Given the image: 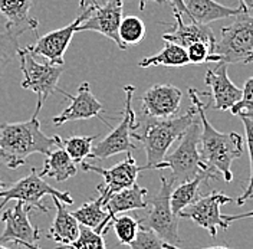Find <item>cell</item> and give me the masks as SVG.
Segmentation results:
<instances>
[{"label":"cell","instance_id":"6da1fadb","mask_svg":"<svg viewBox=\"0 0 253 249\" xmlns=\"http://www.w3.org/2000/svg\"><path fill=\"white\" fill-rule=\"evenodd\" d=\"M189 97L196 107L197 117L202 124L200 134V156L209 170L220 173L223 180L230 183L233 180L232 163L243 154V139L237 133L217 131L206 117L205 105L200 101V93L189 88Z\"/></svg>","mask_w":253,"mask_h":249},{"label":"cell","instance_id":"7a4b0ae2","mask_svg":"<svg viewBox=\"0 0 253 249\" xmlns=\"http://www.w3.org/2000/svg\"><path fill=\"white\" fill-rule=\"evenodd\" d=\"M55 147H61V137H47L41 130L38 117L22 123L0 124V164L17 169L32 154L47 156Z\"/></svg>","mask_w":253,"mask_h":249},{"label":"cell","instance_id":"3957f363","mask_svg":"<svg viewBox=\"0 0 253 249\" xmlns=\"http://www.w3.org/2000/svg\"><path fill=\"white\" fill-rule=\"evenodd\" d=\"M196 107H190L186 114L170 118H148L144 121L141 133L132 131V139L141 141L147 156L142 170H156L173 143L183 137L186 130L196 121Z\"/></svg>","mask_w":253,"mask_h":249},{"label":"cell","instance_id":"277c9868","mask_svg":"<svg viewBox=\"0 0 253 249\" xmlns=\"http://www.w3.org/2000/svg\"><path fill=\"white\" fill-rule=\"evenodd\" d=\"M200 134H202V124L199 120L194 121L186 130V133L180 139V144L177 146V149L171 154H167L163 158V161L156 167V170L170 169L171 177L169 180L173 185L189 182L191 179L197 177L199 174L209 171L200 156V149H199Z\"/></svg>","mask_w":253,"mask_h":249},{"label":"cell","instance_id":"5b68a950","mask_svg":"<svg viewBox=\"0 0 253 249\" xmlns=\"http://www.w3.org/2000/svg\"><path fill=\"white\" fill-rule=\"evenodd\" d=\"M236 19L221 28L220 41L216 42L209 62H253V16L240 13Z\"/></svg>","mask_w":253,"mask_h":249},{"label":"cell","instance_id":"8992f818","mask_svg":"<svg viewBox=\"0 0 253 249\" xmlns=\"http://www.w3.org/2000/svg\"><path fill=\"white\" fill-rule=\"evenodd\" d=\"M17 58L20 59V69L23 74L22 88L38 95L36 109L33 112V117H38L47 98L59 90L58 81L62 75L63 65H53L47 61L45 63L38 62L28 47L19 49Z\"/></svg>","mask_w":253,"mask_h":249},{"label":"cell","instance_id":"52a82bcc","mask_svg":"<svg viewBox=\"0 0 253 249\" xmlns=\"http://www.w3.org/2000/svg\"><path fill=\"white\" fill-rule=\"evenodd\" d=\"M160 190L150 199L147 198V215L138 219L140 228L150 229L157 234L166 244L178 245L181 238L178 236V220L180 218L174 215L170 204V196L173 192V183L161 176Z\"/></svg>","mask_w":253,"mask_h":249},{"label":"cell","instance_id":"ba28073f","mask_svg":"<svg viewBox=\"0 0 253 249\" xmlns=\"http://www.w3.org/2000/svg\"><path fill=\"white\" fill-rule=\"evenodd\" d=\"M45 196L50 198H58L65 204H72L74 199L69 192H61L55 187H52L49 183L43 180V177L36 171V169H32L31 173L20 180H17L9 189H4L0 192V212L6 206V203L10 200L25 203L32 209H38L43 213H49L50 209L42 203V199Z\"/></svg>","mask_w":253,"mask_h":249},{"label":"cell","instance_id":"9c48e42d","mask_svg":"<svg viewBox=\"0 0 253 249\" xmlns=\"http://www.w3.org/2000/svg\"><path fill=\"white\" fill-rule=\"evenodd\" d=\"M126 93V104H124V112L120 124L117 125L110 134L99 140L95 146H92L89 158H96V160H105L115 154L121 153H131L135 150V146L132 144V131L137 130L138 123L135 118V112L132 109V97L135 93L134 85H126L124 87Z\"/></svg>","mask_w":253,"mask_h":249},{"label":"cell","instance_id":"30bf717a","mask_svg":"<svg viewBox=\"0 0 253 249\" xmlns=\"http://www.w3.org/2000/svg\"><path fill=\"white\" fill-rule=\"evenodd\" d=\"M233 199L223 192H211L209 195L200 196L196 202L189 204L178 213V218L190 219L197 223L200 228L206 229L211 238H216L217 231L229 229L230 223H227L220 213V207L226 203H232Z\"/></svg>","mask_w":253,"mask_h":249},{"label":"cell","instance_id":"8fae6325","mask_svg":"<svg viewBox=\"0 0 253 249\" xmlns=\"http://www.w3.org/2000/svg\"><path fill=\"white\" fill-rule=\"evenodd\" d=\"M82 169L85 171L98 173L104 177V183L96 187V192L99 198H102L104 203L110 199L114 193H118L124 189L134 186L137 183V177L141 173L142 166H137L135 158L131 156V153H126V157L118 164L112 166L110 169L92 166L89 163L82 161Z\"/></svg>","mask_w":253,"mask_h":249},{"label":"cell","instance_id":"7c38bea8","mask_svg":"<svg viewBox=\"0 0 253 249\" xmlns=\"http://www.w3.org/2000/svg\"><path fill=\"white\" fill-rule=\"evenodd\" d=\"M123 12H124V0H110L107 4L101 7L88 9V15L82 23H79L77 33L85 31L101 33L111 41H114L121 50H126V47H124L118 35L120 23L123 20Z\"/></svg>","mask_w":253,"mask_h":249},{"label":"cell","instance_id":"4fadbf2b","mask_svg":"<svg viewBox=\"0 0 253 249\" xmlns=\"http://www.w3.org/2000/svg\"><path fill=\"white\" fill-rule=\"evenodd\" d=\"M86 15H88V10H82L81 15L72 23H69L68 26L61 28V29L49 32L43 36H39L36 39V44L28 48L31 49V52L35 56H42L47 62L53 63V65H63V55L69 47L74 35L77 33L79 23L85 20Z\"/></svg>","mask_w":253,"mask_h":249},{"label":"cell","instance_id":"5bb4252c","mask_svg":"<svg viewBox=\"0 0 253 249\" xmlns=\"http://www.w3.org/2000/svg\"><path fill=\"white\" fill-rule=\"evenodd\" d=\"M205 81L210 88V91L202 93L210 98L205 109L229 111L242 97V88L236 87L227 75V63L219 62L214 69H207Z\"/></svg>","mask_w":253,"mask_h":249},{"label":"cell","instance_id":"9a60e30c","mask_svg":"<svg viewBox=\"0 0 253 249\" xmlns=\"http://www.w3.org/2000/svg\"><path fill=\"white\" fill-rule=\"evenodd\" d=\"M58 93L65 95L71 101V104L63 109L59 115L53 117V120H52L53 125L59 127V125L69 123V121L88 120V118H94V117H98L104 123H107V120L102 117L104 105L95 98V95L91 91V85L88 82H82L79 85L77 95H71V94L65 93L61 88L58 90Z\"/></svg>","mask_w":253,"mask_h":249},{"label":"cell","instance_id":"2e32d148","mask_svg":"<svg viewBox=\"0 0 253 249\" xmlns=\"http://www.w3.org/2000/svg\"><path fill=\"white\" fill-rule=\"evenodd\" d=\"M32 207L25 203L16 202L13 207L7 209L1 215V222H4V229L0 235V244L4 242H28L36 244L39 241L41 232L36 226H33L29 220V212Z\"/></svg>","mask_w":253,"mask_h":249},{"label":"cell","instance_id":"e0dca14e","mask_svg":"<svg viewBox=\"0 0 253 249\" xmlns=\"http://www.w3.org/2000/svg\"><path fill=\"white\" fill-rule=\"evenodd\" d=\"M183 93L171 84H157L141 97L144 115L148 118H170L180 108Z\"/></svg>","mask_w":253,"mask_h":249},{"label":"cell","instance_id":"ac0fdd59","mask_svg":"<svg viewBox=\"0 0 253 249\" xmlns=\"http://www.w3.org/2000/svg\"><path fill=\"white\" fill-rule=\"evenodd\" d=\"M174 19H175V25H174L173 31L163 35V39L166 42H173V44L183 47L184 49L189 48L191 44L203 42L211 49H214L217 41L209 25H200L196 22L186 23L183 16L177 12H174Z\"/></svg>","mask_w":253,"mask_h":249},{"label":"cell","instance_id":"d6986e66","mask_svg":"<svg viewBox=\"0 0 253 249\" xmlns=\"http://www.w3.org/2000/svg\"><path fill=\"white\" fill-rule=\"evenodd\" d=\"M183 3L187 9L190 22H196L200 25H209L214 20L248 13L249 10L242 3L239 4V7H226L216 0H183Z\"/></svg>","mask_w":253,"mask_h":249},{"label":"cell","instance_id":"ffe728a7","mask_svg":"<svg viewBox=\"0 0 253 249\" xmlns=\"http://www.w3.org/2000/svg\"><path fill=\"white\" fill-rule=\"evenodd\" d=\"M33 0H0V13L6 17L4 29L22 36L25 32H36L38 19L32 17Z\"/></svg>","mask_w":253,"mask_h":249},{"label":"cell","instance_id":"44dd1931","mask_svg":"<svg viewBox=\"0 0 253 249\" xmlns=\"http://www.w3.org/2000/svg\"><path fill=\"white\" fill-rule=\"evenodd\" d=\"M147 195L148 190L145 187L138 186L137 183L134 186L124 189L118 193H114L107 202L104 203V207L108 213V223L120 213H126L129 210H140L147 207Z\"/></svg>","mask_w":253,"mask_h":249},{"label":"cell","instance_id":"7402d4cb","mask_svg":"<svg viewBox=\"0 0 253 249\" xmlns=\"http://www.w3.org/2000/svg\"><path fill=\"white\" fill-rule=\"evenodd\" d=\"M56 207V215L47 229V236L56 242L58 245H69L74 242L79 235V222L74 218L71 212H68L66 204L62 203L58 198H52Z\"/></svg>","mask_w":253,"mask_h":249},{"label":"cell","instance_id":"603a6c76","mask_svg":"<svg viewBox=\"0 0 253 249\" xmlns=\"http://www.w3.org/2000/svg\"><path fill=\"white\" fill-rule=\"evenodd\" d=\"M217 179V173L214 171H206L203 174H199L197 177L191 179L189 182L180 183L178 186L173 189L171 196H170V204L174 215L178 216V213L186 209L189 204L196 202L200 198V186L207 185L210 180Z\"/></svg>","mask_w":253,"mask_h":249},{"label":"cell","instance_id":"cb8c5ba5","mask_svg":"<svg viewBox=\"0 0 253 249\" xmlns=\"http://www.w3.org/2000/svg\"><path fill=\"white\" fill-rule=\"evenodd\" d=\"M74 218L79 222V225L94 229L95 232L105 235L110 229L108 223V213L104 207L102 198H96L94 200L84 203L79 209L72 212Z\"/></svg>","mask_w":253,"mask_h":249},{"label":"cell","instance_id":"d4e9b609","mask_svg":"<svg viewBox=\"0 0 253 249\" xmlns=\"http://www.w3.org/2000/svg\"><path fill=\"white\" fill-rule=\"evenodd\" d=\"M78 173L77 163L69 157L62 147L52 150L46 156L43 169L39 173L42 177H53L56 182H65Z\"/></svg>","mask_w":253,"mask_h":249},{"label":"cell","instance_id":"484cf974","mask_svg":"<svg viewBox=\"0 0 253 249\" xmlns=\"http://www.w3.org/2000/svg\"><path fill=\"white\" fill-rule=\"evenodd\" d=\"M189 56L187 50L183 47L173 44V42H166L164 48L153 56H145L138 62V66L141 68H150V66H184L189 65Z\"/></svg>","mask_w":253,"mask_h":249},{"label":"cell","instance_id":"4316f807","mask_svg":"<svg viewBox=\"0 0 253 249\" xmlns=\"http://www.w3.org/2000/svg\"><path fill=\"white\" fill-rule=\"evenodd\" d=\"M95 139H98V134H95V136H74V137H69L68 140L61 139V147L75 163H82L84 158H86L91 154Z\"/></svg>","mask_w":253,"mask_h":249},{"label":"cell","instance_id":"83f0119b","mask_svg":"<svg viewBox=\"0 0 253 249\" xmlns=\"http://www.w3.org/2000/svg\"><path fill=\"white\" fill-rule=\"evenodd\" d=\"M118 35L124 47L137 45L145 38V23L137 16H126L123 17L120 23Z\"/></svg>","mask_w":253,"mask_h":249},{"label":"cell","instance_id":"f1b7e54d","mask_svg":"<svg viewBox=\"0 0 253 249\" xmlns=\"http://www.w3.org/2000/svg\"><path fill=\"white\" fill-rule=\"evenodd\" d=\"M111 226L114 228V232L120 245H129L140 231L138 219L129 215L115 216L111 222Z\"/></svg>","mask_w":253,"mask_h":249},{"label":"cell","instance_id":"f546056e","mask_svg":"<svg viewBox=\"0 0 253 249\" xmlns=\"http://www.w3.org/2000/svg\"><path fill=\"white\" fill-rule=\"evenodd\" d=\"M242 123L245 125V131H246V141H248V150H249V157H251V177L248 182V186L245 189V192L237 196L236 203L237 206H243L246 202L253 199V115L251 114H239Z\"/></svg>","mask_w":253,"mask_h":249},{"label":"cell","instance_id":"4dcf8cb0","mask_svg":"<svg viewBox=\"0 0 253 249\" xmlns=\"http://www.w3.org/2000/svg\"><path fill=\"white\" fill-rule=\"evenodd\" d=\"M19 38L13 32L4 29V32H0V74L15 61L17 56V52L20 49L19 45Z\"/></svg>","mask_w":253,"mask_h":249},{"label":"cell","instance_id":"1f68e13d","mask_svg":"<svg viewBox=\"0 0 253 249\" xmlns=\"http://www.w3.org/2000/svg\"><path fill=\"white\" fill-rule=\"evenodd\" d=\"M59 249H107V245L104 241V235L81 225L78 238L69 245H62V248Z\"/></svg>","mask_w":253,"mask_h":249},{"label":"cell","instance_id":"d6a6232c","mask_svg":"<svg viewBox=\"0 0 253 249\" xmlns=\"http://www.w3.org/2000/svg\"><path fill=\"white\" fill-rule=\"evenodd\" d=\"M164 241L150 229L140 228L135 239L128 245L129 249H164Z\"/></svg>","mask_w":253,"mask_h":249},{"label":"cell","instance_id":"836d02e7","mask_svg":"<svg viewBox=\"0 0 253 249\" xmlns=\"http://www.w3.org/2000/svg\"><path fill=\"white\" fill-rule=\"evenodd\" d=\"M229 111L232 115H239L242 112L253 114V77L245 82V87L242 88L240 100Z\"/></svg>","mask_w":253,"mask_h":249},{"label":"cell","instance_id":"e575fe53","mask_svg":"<svg viewBox=\"0 0 253 249\" xmlns=\"http://www.w3.org/2000/svg\"><path fill=\"white\" fill-rule=\"evenodd\" d=\"M186 50H187L189 62L194 63V65L209 62V58L213 53V49L209 47V45L203 44V42L191 44L189 48H186Z\"/></svg>","mask_w":253,"mask_h":249},{"label":"cell","instance_id":"d590c367","mask_svg":"<svg viewBox=\"0 0 253 249\" xmlns=\"http://www.w3.org/2000/svg\"><path fill=\"white\" fill-rule=\"evenodd\" d=\"M110 0H79V7H81V12L82 10H88V9H96V7H101L104 4H107Z\"/></svg>","mask_w":253,"mask_h":249},{"label":"cell","instance_id":"8d00e7d4","mask_svg":"<svg viewBox=\"0 0 253 249\" xmlns=\"http://www.w3.org/2000/svg\"><path fill=\"white\" fill-rule=\"evenodd\" d=\"M156 1H163V0H156ZM166 1H169V3L173 6L174 12L180 13L181 16H187V17H189L187 9H186V6H184L183 0H166Z\"/></svg>","mask_w":253,"mask_h":249},{"label":"cell","instance_id":"74e56055","mask_svg":"<svg viewBox=\"0 0 253 249\" xmlns=\"http://www.w3.org/2000/svg\"><path fill=\"white\" fill-rule=\"evenodd\" d=\"M253 218V210L252 212H243V213H237V215H223V219L227 223L236 222V220H242V219H249Z\"/></svg>","mask_w":253,"mask_h":249},{"label":"cell","instance_id":"f35d334b","mask_svg":"<svg viewBox=\"0 0 253 249\" xmlns=\"http://www.w3.org/2000/svg\"><path fill=\"white\" fill-rule=\"evenodd\" d=\"M164 249H184V248H178L177 245H170V244H163ZM203 249H229L227 247H209V248H203Z\"/></svg>","mask_w":253,"mask_h":249},{"label":"cell","instance_id":"ab89813d","mask_svg":"<svg viewBox=\"0 0 253 249\" xmlns=\"http://www.w3.org/2000/svg\"><path fill=\"white\" fill-rule=\"evenodd\" d=\"M17 245H22L25 249H42V248H39L36 244H28V242H19Z\"/></svg>","mask_w":253,"mask_h":249},{"label":"cell","instance_id":"60d3db41","mask_svg":"<svg viewBox=\"0 0 253 249\" xmlns=\"http://www.w3.org/2000/svg\"><path fill=\"white\" fill-rule=\"evenodd\" d=\"M239 3H242V4H245L248 9H253V0H236Z\"/></svg>","mask_w":253,"mask_h":249},{"label":"cell","instance_id":"b9f144b4","mask_svg":"<svg viewBox=\"0 0 253 249\" xmlns=\"http://www.w3.org/2000/svg\"><path fill=\"white\" fill-rule=\"evenodd\" d=\"M147 1H156V0H140V10H144L145 9V3Z\"/></svg>","mask_w":253,"mask_h":249},{"label":"cell","instance_id":"7bdbcfd3","mask_svg":"<svg viewBox=\"0 0 253 249\" xmlns=\"http://www.w3.org/2000/svg\"><path fill=\"white\" fill-rule=\"evenodd\" d=\"M6 183H4V182H3V180H1V179H0V192H1V190H4V189H6Z\"/></svg>","mask_w":253,"mask_h":249},{"label":"cell","instance_id":"ee69618b","mask_svg":"<svg viewBox=\"0 0 253 249\" xmlns=\"http://www.w3.org/2000/svg\"><path fill=\"white\" fill-rule=\"evenodd\" d=\"M0 249H9V248H6V247H3V245L0 244Z\"/></svg>","mask_w":253,"mask_h":249},{"label":"cell","instance_id":"f6af8a7d","mask_svg":"<svg viewBox=\"0 0 253 249\" xmlns=\"http://www.w3.org/2000/svg\"><path fill=\"white\" fill-rule=\"evenodd\" d=\"M243 114H245V112H243ZM251 115H253V114H251Z\"/></svg>","mask_w":253,"mask_h":249}]
</instances>
